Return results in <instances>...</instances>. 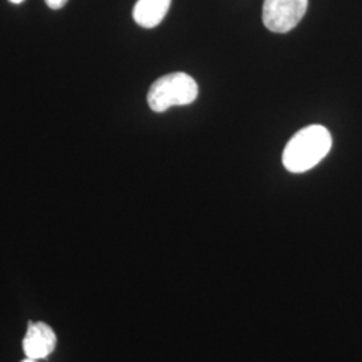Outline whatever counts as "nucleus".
Returning <instances> with one entry per match:
<instances>
[{
	"instance_id": "nucleus-4",
	"label": "nucleus",
	"mask_w": 362,
	"mask_h": 362,
	"mask_svg": "<svg viewBox=\"0 0 362 362\" xmlns=\"http://www.w3.org/2000/svg\"><path fill=\"white\" fill-rule=\"evenodd\" d=\"M57 345V337L49 325L30 322L23 339V350L27 358L43 360L52 354Z\"/></svg>"
},
{
	"instance_id": "nucleus-3",
	"label": "nucleus",
	"mask_w": 362,
	"mask_h": 362,
	"mask_svg": "<svg viewBox=\"0 0 362 362\" xmlns=\"http://www.w3.org/2000/svg\"><path fill=\"white\" fill-rule=\"evenodd\" d=\"M308 3L309 0H264L263 23L272 33L286 34L303 19Z\"/></svg>"
},
{
	"instance_id": "nucleus-6",
	"label": "nucleus",
	"mask_w": 362,
	"mask_h": 362,
	"mask_svg": "<svg viewBox=\"0 0 362 362\" xmlns=\"http://www.w3.org/2000/svg\"><path fill=\"white\" fill-rule=\"evenodd\" d=\"M45 1L52 10H59L67 3V0H45Z\"/></svg>"
},
{
	"instance_id": "nucleus-5",
	"label": "nucleus",
	"mask_w": 362,
	"mask_h": 362,
	"mask_svg": "<svg viewBox=\"0 0 362 362\" xmlns=\"http://www.w3.org/2000/svg\"><path fill=\"white\" fill-rule=\"evenodd\" d=\"M172 0H137L133 8V19L139 26L153 28L158 26L168 13Z\"/></svg>"
},
{
	"instance_id": "nucleus-2",
	"label": "nucleus",
	"mask_w": 362,
	"mask_h": 362,
	"mask_svg": "<svg viewBox=\"0 0 362 362\" xmlns=\"http://www.w3.org/2000/svg\"><path fill=\"white\" fill-rule=\"evenodd\" d=\"M197 94L194 78L185 73H172L153 82L148 91V105L156 113H163L172 106L192 104Z\"/></svg>"
},
{
	"instance_id": "nucleus-1",
	"label": "nucleus",
	"mask_w": 362,
	"mask_h": 362,
	"mask_svg": "<svg viewBox=\"0 0 362 362\" xmlns=\"http://www.w3.org/2000/svg\"><path fill=\"white\" fill-rule=\"evenodd\" d=\"M332 134L322 125H310L296 133L284 151V165L291 173L314 168L330 152Z\"/></svg>"
},
{
	"instance_id": "nucleus-7",
	"label": "nucleus",
	"mask_w": 362,
	"mask_h": 362,
	"mask_svg": "<svg viewBox=\"0 0 362 362\" xmlns=\"http://www.w3.org/2000/svg\"><path fill=\"white\" fill-rule=\"evenodd\" d=\"M11 3H13V4H21V3H23L25 0H10Z\"/></svg>"
},
{
	"instance_id": "nucleus-8",
	"label": "nucleus",
	"mask_w": 362,
	"mask_h": 362,
	"mask_svg": "<svg viewBox=\"0 0 362 362\" xmlns=\"http://www.w3.org/2000/svg\"><path fill=\"white\" fill-rule=\"evenodd\" d=\"M22 362H38L37 360H33V358H26V360H23Z\"/></svg>"
}]
</instances>
